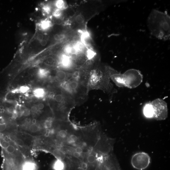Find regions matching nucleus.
<instances>
[{"label": "nucleus", "mask_w": 170, "mask_h": 170, "mask_svg": "<svg viewBox=\"0 0 170 170\" xmlns=\"http://www.w3.org/2000/svg\"><path fill=\"white\" fill-rule=\"evenodd\" d=\"M36 164L31 161H25L22 167V170H37Z\"/></svg>", "instance_id": "11"}, {"label": "nucleus", "mask_w": 170, "mask_h": 170, "mask_svg": "<svg viewBox=\"0 0 170 170\" xmlns=\"http://www.w3.org/2000/svg\"><path fill=\"white\" fill-rule=\"evenodd\" d=\"M61 12L59 10H55L54 13V16L57 18H58V17L61 16Z\"/></svg>", "instance_id": "28"}, {"label": "nucleus", "mask_w": 170, "mask_h": 170, "mask_svg": "<svg viewBox=\"0 0 170 170\" xmlns=\"http://www.w3.org/2000/svg\"><path fill=\"white\" fill-rule=\"evenodd\" d=\"M16 114L17 118H20L23 116L22 112L21 111H16Z\"/></svg>", "instance_id": "31"}, {"label": "nucleus", "mask_w": 170, "mask_h": 170, "mask_svg": "<svg viewBox=\"0 0 170 170\" xmlns=\"http://www.w3.org/2000/svg\"><path fill=\"white\" fill-rule=\"evenodd\" d=\"M96 170H123L112 153L100 156Z\"/></svg>", "instance_id": "5"}, {"label": "nucleus", "mask_w": 170, "mask_h": 170, "mask_svg": "<svg viewBox=\"0 0 170 170\" xmlns=\"http://www.w3.org/2000/svg\"><path fill=\"white\" fill-rule=\"evenodd\" d=\"M96 55V53L93 51L91 49L88 50L87 54V58L89 61H91L95 57Z\"/></svg>", "instance_id": "14"}, {"label": "nucleus", "mask_w": 170, "mask_h": 170, "mask_svg": "<svg viewBox=\"0 0 170 170\" xmlns=\"http://www.w3.org/2000/svg\"><path fill=\"white\" fill-rule=\"evenodd\" d=\"M4 111V107L3 106H0V113H3Z\"/></svg>", "instance_id": "38"}, {"label": "nucleus", "mask_w": 170, "mask_h": 170, "mask_svg": "<svg viewBox=\"0 0 170 170\" xmlns=\"http://www.w3.org/2000/svg\"><path fill=\"white\" fill-rule=\"evenodd\" d=\"M68 71L59 70L56 72L54 78L56 81L58 82L59 85L67 79L69 72Z\"/></svg>", "instance_id": "9"}, {"label": "nucleus", "mask_w": 170, "mask_h": 170, "mask_svg": "<svg viewBox=\"0 0 170 170\" xmlns=\"http://www.w3.org/2000/svg\"><path fill=\"white\" fill-rule=\"evenodd\" d=\"M29 129L30 131L33 132H36L39 130V128L36 124H31L29 127Z\"/></svg>", "instance_id": "18"}, {"label": "nucleus", "mask_w": 170, "mask_h": 170, "mask_svg": "<svg viewBox=\"0 0 170 170\" xmlns=\"http://www.w3.org/2000/svg\"><path fill=\"white\" fill-rule=\"evenodd\" d=\"M6 128V125L5 123H0V132L4 131Z\"/></svg>", "instance_id": "26"}, {"label": "nucleus", "mask_w": 170, "mask_h": 170, "mask_svg": "<svg viewBox=\"0 0 170 170\" xmlns=\"http://www.w3.org/2000/svg\"><path fill=\"white\" fill-rule=\"evenodd\" d=\"M38 108L40 110H42L45 108V105L42 103H40L38 105Z\"/></svg>", "instance_id": "35"}, {"label": "nucleus", "mask_w": 170, "mask_h": 170, "mask_svg": "<svg viewBox=\"0 0 170 170\" xmlns=\"http://www.w3.org/2000/svg\"><path fill=\"white\" fill-rule=\"evenodd\" d=\"M78 50V52H82L84 50L85 46L82 43H78L74 46Z\"/></svg>", "instance_id": "17"}, {"label": "nucleus", "mask_w": 170, "mask_h": 170, "mask_svg": "<svg viewBox=\"0 0 170 170\" xmlns=\"http://www.w3.org/2000/svg\"><path fill=\"white\" fill-rule=\"evenodd\" d=\"M6 152L8 154H13L15 152L16 149L15 147L10 145L7 148L5 149Z\"/></svg>", "instance_id": "19"}, {"label": "nucleus", "mask_w": 170, "mask_h": 170, "mask_svg": "<svg viewBox=\"0 0 170 170\" xmlns=\"http://www.w3.org/2000/svg\"><path fill=\"white\" fill-rule=\"evenodd\" d=\"M75 20L79 24L83 23L85 21V18L82 15L80 14L76 16L75 18Z\"/></svg>", "instance_id": "16"}, {"label": "nucleus", "mask_w": 170, "mask_h": 170, "mask_svg": "<svg viewBox=\"0 0 170 170\" xmlns=\"http://www.w3.org/2000/svg\"><path fill=\"white\" fill-rule=\"evenodd\" d=\"M7 112L11 114H13L16 111V109L13 106H10L7 109Z\"/></svg>", "instance_id": "27"}, {"label": "nucleus", "mask_w": 170, "mask_h": 170, "mask_svg": "<svg viewBox=\"0 0 170 170\" xmlns=\"http://www.w3.org/2000/svg\"><path fill=\"white\" fill-rule=\"evenodd\" d=\"M151 158L148 154L145 152L136 154L132 157L131 164L133 167L138 170H144L149 166Z\"/></svg>", "instance_id": "7"}, {"label": "nucleus", "mask_w": 170, "mask_h": 170, "mask_svg": "<svg viewBox=\"0 0 170 170\" xmlns=\"http://www.w3.org/2000/svg\"><path fill=\"white\" fill-rule=\"evenodd\" d=\"M153 112V118L157 121L165 119L168 116L167 104L162 100L157 99L150 102Z\"/></svg>", "instance_id": "6"}, {"label": "nucleus", "mask_w": 170, "mask_h": 170, "mask_svg": "<svg viewBox=\"0 0 170 170\" xmlns=\"http://www.w3.org/2000/svg\"><path fill=\"white\" fill-rule=\"evenodd\" d=\"M64 36L62 35L56 34L54 36V38L57 40H60L64 38Z\"/></svg>", "instance_id": "25"}, {"label": "nucleus", "mask_w": 170, "mask_h": 170, "mask_svg": "<svg viewBox=\"0 0 170 170\" xmlns=\"http://www.w3.org/2000/svg\"><path fill=\"white\" fill-rule=\"evenodd\" d=\"M31 121V119L30 118H27L26 120V122L27 124L30 123Z\"/></svg>", "instance_id": "39"}, {"label": "nucleus", "mask_w": 170, "mask_h": 170, "mask_svg": "<svg viewBox=\"0 0 170 170\" xmlns=\"http://www.w3.org/2000/svg\"><path fill=\"white\" fill-rule=\"evenodd\" d=\"M40 43L42 46H44L47 45V42L46 40H43L40 41Z\"/></svg>", "instance_id": "34"}, {"label": "nucleus", "mask_w": 170, "mask_h": 170, "mask_svg": "<svg viewBox=\"0 0 170 170\" xmlns=\"http://www.w3.org/2000/svg\"><path fill=\"white\" fill-rule=\"evenodd\" d=\"M78 52L75 47H71L70 51V55L76 54H78Z\"/></svg>", "instance_id": "29"}, {"label": "nucleus", "mask_w": 170, "mask_h": 170, "mask_svg": "<svg viewBox=\"0 0 170 170\" xmlns=\"http://www.w3.org/2000/svg\"><path fill=\"white\" fill-rule=\"evenodd\" d=\"M50 26V22L47 21H44L41 22L40 25L41 28L43 30L48 29Z\"/></svg>", "instance_id": "15"}, {"label": "nucleus", "mask_w": 170, "mask_h": 170, "mask_svg": "<svg viewBox=\"0 0 170 170\" xmlns=\"http://www.w3.org/2000/svg\"><path fill=\"white\" fill-rule=\"evenodd\" d=\"M34 96L37 98L42 99L45 97L46 94V90L44 88H37L33 91Z\"/></svg>", "instance_id": "10"}, {"label": "nucleus", "mask_w": 170, "mask_h": 170, "mask_svg": "<svg viewBox=\"0 0 170 170\" xmlns=\"http://www.w3.org/2000/svg\"><path fill=\"white\" fill-rule=\"evenodd\" d=\"M148 25L151 34L158 39L167 40L170 36V17L166 12L156 10L151 12Z\"/></svg>", "instance_id": "3"}, {"label": "nucleus", "mask_w": 170, "mask_h": 170, "mask_svg": "<svg viewBox=\"0 0 170 170\" xmlns=\"http://www.w3.org/2000/svg\"><path fill=\"white\" fill-rule=\"evenodd\" d=\"M56 6L58 9H61L64 7V1H58L56 2Z\"/></svg>", "instance_id": "22"}, {"label": "nucleus", "mask_w": 170, "mask_h": 170, "mask_svg": "<svg viewBox=\"0 0 170 170\" xmlns=\"http://www.w3.org/2000/svg\"><path fill=\"white\" fill-rule=\"evenodd\" d=\"M37 122L36 120L35 119H33L32 121V123L33 124H36Z\"/></svg>", "instance_id": "40"}, {"label": "nucleus", "mask_w": 170, "mask_h": 170, "mask_svg": "<svg viewBox=\"0 0 170 170\" xmlns=\"http://www.w3.org/2000/svg\"><path fill=\"white\" fill-rule=\"evenodd\" d=\"M64 170H94L85 161L67 157L64 161Z\"/></svg>", "instance_id": "8"}, {"label": "nucleus", "mask_w": 170, "mask_h": 170, "mask_svg": "<svg viewBox=\"0 0 170 170\" xmlns=\"http://www.w3.org/2000/svg\"><path fill=\"white\" fill-rule=\"evenodd\" d=\"M53 167L54 170H64L65 167L64 162L57 160L54 163Z\"/></svg>", "instance_id": "13"}, {"label": "nucleus", "mask_w": 170, "mask_h": 170, "mask_svg": "<svg viewBox=\"0 0 170 170\" xmlns=\"http://www.w3.org/2000/svg\"><path fill=\"white\" fill-rule=\"evenodd\" d=\"M31 110L32 112H35L37 111V108L36 106H33L31 107Z\"/></svg>", "instance_id": "36"}, {"label": "nucleus", "mask_w": 170, "mask_h": 170, "mask_svg": "<svg viewBox=\"0 0 170 170\" xmlns=\"http://www.w3.org/2000/svg\"><path fill=\"white\" fill-rule=\"evenodd\" d=\"M140 72L135 69H130L124 74L116 71L111 76V79L117 85L121 87L134 88L139 85L142 80Z\"/></svg>", "instance_id": "4"}, {"label": "nucleus", "mask_w": 170, "mask_h": 170, "mask_svg": "<svg viewBox=\"0 0 170 170\" xmlns=\"http://www.w3.org/2000/svg\"><path fill=\"white\" fill-rule=\"evenodd\" d=\"M55 23L56 24L60 25L62 24V21L61 19L58 18H57L55 21Z\"/></svg>", "instance_id": "32"}, {"label": "nucleus", "mask_w": 170, "mask_h": 170, "mask_svg": "<svg viewBox=\"0 0 170 170\" xmlns=\"http://www.w3.org/2000/svg\"><path fill=\"white\" fill-rule=\"evenodd\" d=\"M28 72L29 74H32L35 72L34 69L31 68L30 69L28 70Z\"/></svg>", "instance_id": "37"}, {"label": "nucleus", "mask_w": 170, "mask_h": 170, "mask_svg": "<svg viewBox=\"0 0 170 170\" xmlns=\"http://www.w3.org/2000/svg\"><path fill=\"white\" fill-rule=\"evenodd\" d=\"M89 73L79 70L69 71L66 79L59 85L73 97L76 106L83 104L88 99Z\"/></svg>", "instance_id": "1"}, {"label": "nucleus", "mask_w": 170, "mask_h": 170, "mask_svg": "<svg viewBox=\"0 0 170 170\" xmlns=\"http://www.w3.org/2000/svg\"><path fill=\"white\" fill-rule=\"evenodd\" d=\"M116 71L110 67H97L90 71L88 79V87L92 90H100L108 94L116 92L111 82V75Z\"/></svg>", "instance_id": "2"}, {"label": "nucleus", "mask_w": 170, "mask_h": 170, "mask_svg": "<svg viewBox=\"0 0 170 170\" xmlns=\"http://www.w3.org/2000/svg\"><path fill=\"white\" fill-rule=\"evenodd\" d=\"M29 89V87L27 86H23L20 88V91L21 93H25L27 92Z\"/></svg>", "instance_id": "23"}, {"label": "nucleus", "mask_w": 170, "mask_h": 170, "mask_svg": "<svg viewBox=\"0 0 170 170\" xmlns=\"http://www.w3.org/2000/svg\"><path fill=\"white\" fill-rule=\"evenodd\" d=\"M54 58L52 56L49 57L47 59V61L49 64H52L54 62Z\"/></svg>", "instance_id": "30"}, {"label": "nucleus", "mask_w": 170, "mask_h": 170, "mask_svg": "<svg viewBox=\"0 0 170 170\" xmlns=\"http://www.w3.org/2000/svg\"><path fill=\"white\" fill-rule=\"evenodd\" d=\"M23 115L26 117L29 116L30 114V111L27 109H25L22 111Z\"/></svg>", "instance_id": "24"}, {"label": "nucleus", "mask_w": 170, "mask_h": 170, "mask_svg": "<svg viewBox=\"0 0 170 170\" xmlns=\"http://www.w3.org/2000/svg\"><path fill=\"white\" fill-rule=\"evenodd\" d=\"M50 71L46 69L40 68L38 70L37 75L38 77L41 79L47 78L49 76Z\"/></svg>", "instance_id": "12"}, {"label": "nucleus", "mask_w": 170, "mask_h": 170, "mask_svg": "<svg viewBox=\"0 0 170 170\" xmlns=\"http://www.w3.org/2000/svg\"><path fill=\"white\" fill-rule=\"evenodd\" d=\"M43 36L41 34H40L38 35L37 37V40L40 41L43 40Z\"/></svg>", "instance_id": "33"}, {"label": "nucleus", "mask_w": 170, "mask_h": 170, "mask_svg": "<svg viewBox=\"0 0 170 170\" xmlns=\"http://www.w3.org/2000/svg\"><path fill=\"white\" fill-rule=\"evenodd\" d=\"M0 143L2 148L5 149L7 148L10 145L9 142L4 140H2L1 142H0Z\"/></svg>", "instance_id": "20"}, {"label": "nucleus", "mask_w": 170, "mask_h": 170, "mask_svg": "<svg viewBox=\"0 0 170 170\" xmlns=\"http://www.w3.org/2000/svg\"><path fill=\"white\" fill-rule=\"evenodd\" d=\"M15 142L18 146L21 147H23L24 145V143L23 141L20 139H16Z\"/></svg>", "instance_id": "21"}]
</instances>
